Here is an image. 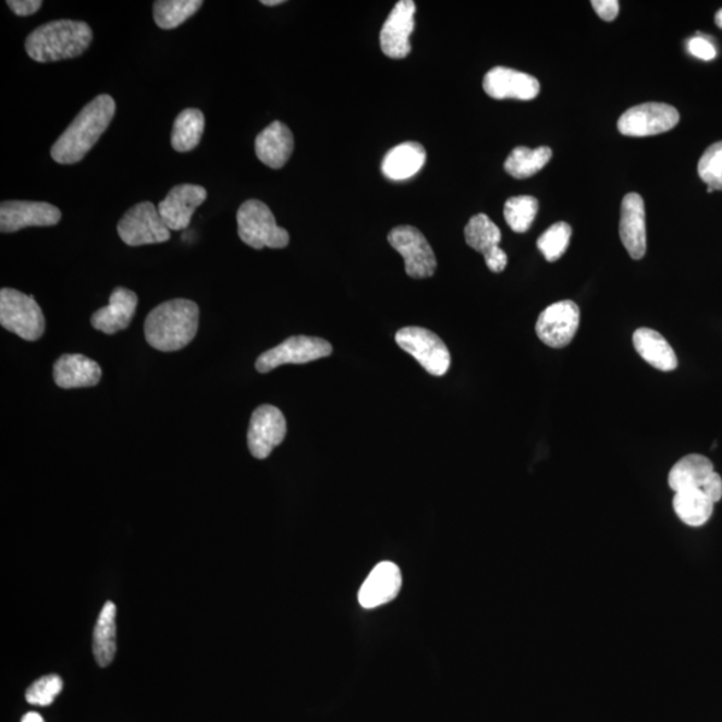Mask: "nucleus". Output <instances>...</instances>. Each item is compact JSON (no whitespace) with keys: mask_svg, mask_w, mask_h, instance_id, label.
<instances>
[{"mask_svg":"<svg viewBox=\"0 0 722 722\" xmlns=\"http://www.w3.org/2000/svg\"><path fill=\"white\" fill-rule=\"evenodd\" d=\"M115 115V101L109 94H101L87 103L70 123L62 136L52 145L51 158L61 166H74L84 160Z\"/></svg>","mask_w":722,"mask_h":722,"instance_id":"f257e3e1","label":"nucleus"},{"mask_svg":"<svg viewBox=\"0 0 722 722\" xmlns=\"http://www.w3.org/2000/svg\"><path fill=\"white\" fill-rule=\"evenodd\" d=\"M198 325V305L187 298H174L158 305L146 317V342L157 351H180L196 338Z\"/></svg>","mask_w":722,"mask_h":722,"instance_id":"f03ea898","label":"nucleus"},{"mask_svg":"<svg viewBox=\"0 0 722 722\" xmlns=\"http://www.w3.org/2000/svg\"><path fill=\"white\" fill-rule=\"evenodd\" d=\"M93 40V30L82 21H52L26 38V52L33 61L50 63L84 54Z\"/></svg>","mask_w":722,"mask_h":722,"instance_id":"7ed1b4c3","label":"nucleus"},{"mask_svg":"<svg viewBox=\"0 0 722 722\" xmlns=\"http://www.w3.org/2000/svg\"><path fill=\"white\" fill-rule=\"evenodd\" d=\"M238 237L250 248L283 249L290 244V233L278 225L272 210L258 199H248L237 211Z\"/></svg>","mask_w":722,"mask_h":722,"instance_id":"20e7f679","label":"nucleus"},{"mask_svg":"<svg viewBox=\"0 0 722 722\" xmlns=\"http://www.w3.org/2000/svg\"><path fill=\"white\" fill-rule=\"evenodd\" d=\"M0 325L27 342H37L46 328L42 309L34 296L11 287L0 291Z\"/></svg>","mask_w":722,"mask_h":722,"instance_id":"39448f33","label":"nucleus"},{"mask_svg":"<svg viewBox=\"0 0 722 722\" xmlns=\"http://www.w3.org/2000/svg\"><path fill=\"white\" fill-rule=\"evenodd\" d=\"M399 346L414 357L433 377L449 372L451 355L448 345L437 333L420 327L402 328L395 334Z\"/></svg>","mask_w":722,"mask_h":722,"instance_id":"423d86ee","label":"nucleus"},{"mask_svg":"<svg viewBox=\"0 0 722 722\" xmlns=\"http://www.w3.org/2000/svg\"><path fill=\"white\" fill-rule=\"evenodd\" d=\"M117 231L129 246L162 244L170 240V229L156 205L150 201L139 203L129 209Z\"/></svg>","mask_w":722,"mask_h":722,"instance_id":"0eeeda50","label":"nucleus"},{"mask_svg":"<svg viewBox=\"0 0 722 722\" xmlns=\"http://www.w3.org/2000/svg\"><path fill=\"white\" fill-rule=\"evenodd\" d=\"M389 243L404 258L409 278L428 279L436 273V254L419 229L409 225L392 229Z\"/></svg>","mask_w":722,"mask_h":722,"instance_id":"6e6552de","label":"nucleus"},{"mask_svg":"<svg viewBox=\"0 0 722 722\" xmlns=\"http://www.w3.org/2000/svg\"><path fill=\"white\" fill-rule=\"evenodd\" d=\"M332 345L321 338L292 336L274 348L264 352L256 360V369L268 374L284 364H307L332 355Z\"/></svg>","mask_w":722,"mask_h":722,"instance_id":"1a4fd4ad","label":"nucleus"},{"mask_svg":"<svg viewBox=\"0 0 722 722\" xmlns=\"http://www.w3.org/2000/svg\"><path fill=\"white\" fill-rule=\"evenodd\" d=\"M680 114L671 105L648 102L626 110L619 120V131L627 137H649L677 126Z\"/></svg>","mask_w":722,"mask_h":722,"instance_id":"9d476101","label":"nucleus"},{"mask_svg":"<svg viewBox=\"0 0 722 722\" xmlns=\"http://www.w3.org/2000/svg\"><path fill=\"white\" fill-rule=\"evenodd\" d=\"M285 437V416L278 407L264 404L254 411L249 423L248 448L256 460H267L284 442Z\"/></svg>","mask_w":722,"mask_h":722,"instance_id":"9b49d317","label":"nucleus"},{"mask_svg":"<svg viewBox=\"0 0 722 722\" xmlns=\"http://www.w3.org/2000/svg\"><path fill=\"white\" fill-rule=\"evenodd\" d=\"M579 327L578 305L571 302L551 304L538 317V338L551 348H563L572 343Z\"/></svg>","mask_w":722,"mask_h":722,"instance_id":"f8f14e48","label":"nucleus"},{"mask_svg":"<svg viewBox=\"0 0 722 722\" xmlns=\"http://www.w3.org/2000/svg\"><path fill=\"white\" fill-rule=\"evenodd\" d=\"M61 210L49 203L3 201L0 205V232L14 233L28 227L60 224Z\"/></svg>","mask_w":722,"mask_h":722,"instance_id":"ddd939ff","label":"nucleus"},{"mask_svg":"<svg viewBox=\"0 0 722 722\" xmlns=\"http://www.w3.org/2000/svg\"><path fill=\"white\" fill-rule=\"evenodd\" d=\"M415 13L416 4L413 0H401L381 28V50L392 60H403L411 52L409 37L415 30Z\"/></svg>","mask_w":722,"mask_h":722,"instance_id":"4468645a","label":"nucleus"},{"mask_svg":"<svg viewBox=\"0 0 722 722\" xmlns=\"http://www.w3.org/2000/svg\"><path fill=\"white\" fill-rule=\"evenodd\" d=\"M468 246L484 255L487 268L491 272L501 273L507 267V255L499 248L502 241L501 229L490 220L489 216H474L465 229Z\"/></svg>","mask_w":722,"mask_h":722,"instance_id":"2eb2a0df","label":"nucleus"},{"mask_svg":"<svg viewBox=\"0 0 722 722\" xmlns=\"http://www.w3.org/2000/svg\"><path fill=\"white\" fill-rule=\"evenodd\" d=\"M207 197L205 187L182 184L172 187L157 208L170 231H184L191 225L193 215Z\"/></svg>","mask_w":722,"mask_h":722,"instance_id":"dca6fc26","label":"nucleus"},{"mask_svg":"<svg viewBox=\"0 0 722 722\" xmlns=\"http://www.w3.org/2000/svg\"><path fill=\"white\" fill-rule=\"evenodd\" d=\"M484 89L494 99H519L531 101L537 98L541 85L537 78L507 68H494L485 75Z\"/></svg>","mask_w":722,"mask_h":722,"instance_id":"f3484780","label":"nucleus"},{"mask_svg":"<svg viewBox=\"0 0 722 722\" xmlns=\"http://www.w3.org/2000/svg\"><path fill=\"white\" fill-rule=\"evenodd\" d=\"M647 217L645 204L637 193H629L621 205L620 236L627 254L634 260H641L647 254Z\"/></svg>","mask_w":722,"mask_h":722,"instance_id":"a211bd4d","label":"nucleus"},{"mask_svg":"<svg viewBox=\"0 0 722 722\" xmlns=\"http://www.w3.org/2000/svg\"><path fill=\"white\" fill-rule=\"evenodd\" d=\"M402 573L395 563L381 562L369 573L359 590V603L364 609H375L389 603L402 587Z\"/></svg>","mask_w":722,"mask_h":722,"instance_id":"6ab92c4d","label":"nucleus"},{"mask_svg":"<svg viewBox=\"0 0 722 722\" xmlns=\"http://www.w3.org/2000/svg\"><path fill=\"white\" fill-rule=\"evenodd\" d=\"M137 305L136 293L127 287H115L111 292L109 305L93 314L91 326L106 334L126 330L136 315Z\"/></svg>","mask_w":722,"mask_h":722,"instance_id":"aec40b11","label":"nucleus"},{"mask_svg":"<svg viewBox=\"0 0 722 722\" xmlns=\"http://www.w3.org/2000/svg\"><path fill=\"white\" fill-rule=\"evenodd\" d=\"M56 384L63 390L86 389L99 383L102 369L97 362L84 355H63L52 368Z\"/></svg>","mask_w":722,"mask_h":722,"instance_id":"412c9836","label":"nucleus"},{"mask_svg":"<svg viewBox=\"0 0 722 722\" xmlns=\"http://www.w3.org/2000/svg\"><path fill=\"white\" fill-rule=\"evenodd\" d=\"M295 139L285 123L274 121L258 134L255 150L258 160L272 169H281L290 160Z\"/></svg>","mask_w":722,"mask_h":722,"instance_id":"4be33fe9","label":"nucleus"},{"mask_svg":"<svg viewBox=\"0 0 722 722\" xmlns=\"http://www.w3.org/2000/svg\"><path fill=\"white\" fill-rule=\"evenodd\" d=\"M633 344L637 354L659 371L671 372L677 368L676 352L660 332L650 328H638L633 334Z\"/></svg>","mask_w":722,"mask_h":722,"instance_id":"5701e85b","label":"nucleus"},{"mask_svg":"<svg viewBox=\"0 0 722 722\" xmlns=\"http://www.w3.org/2000/svg\"><path fill=\"white\" fill-rule=\"evenodd\" d=\"M427 160L426 150L418 143H404L387 152L381 172L392 181L413 179Z\"/></svg>","mask_w":722,"mask_h":722,"instance_id":"b1692460","label":"nucleus"},{"mask_svg":"<svg viewBox=\"0 0 722 722\" xmlns=\"http://www.w3.org/2000/svg\"><path fill=\"white\" fill-rule=\"evenodd\" d=\"M712 473H714L713 463L707 456L690 454L672 467L668 484L674 492L701 489Z\"/></svg>","mask_w":722,"mask_h":722,"instance_id":"393cba45","label":"nucleus"},{"mask_svg":"<svg viewBox=\"0 0 722 722\" xmlns=\"http://www.w3.org/2000/svg\"><path fill=\"white\" fill-rule=\"evenodd\" d=\"M115 604L108 601L98 615L93 634V653L99 666H109L117 651Z\"/></svg>","mask_w":722,"mask_h":722,"instance_id":"a878e982","label":"nucleus"},{"mask_svg":"<svg viewBox=\"0 0 722 722\" xmlns=\"http://www.w3.org/2000/svg\"><path fill=\"white\" fill-rule=\"evenodd\" d=\"M673 509L685 525L701 527L712 516L714 503L700 489H690L674 494Z\"/></svg>","mask_w":722,"mask_h":722,"instance_id":"bb28decb","label":"nucleus"},{"mask_svg":"<svg viewBox=\"0 0 722 722\" xmlns=\"http://www.w3.org/2000/svg\"><path fill=\"white\" fill-rule=\"evenodd\" d=\"M553 157V150L548 146L538 149H528L525 146L515 148L504 162V169L514 179H528L541 172Z\"/></svg>","mask_w":722,"mask_h":722,"instance_id":"cd10ccee","label":"nucleus"},{"mask_svg":"<svg viewBox=\"0 0 722 722\" xmlns=\"http://www.w3.org/2000/svg\"><path fill=\"white\" fill-rule=\"evenodd\" d=\"M205 131V117L201 110L181 111L174 121L172 146L175 151L186 152L197 148Z\"/></svg>","mask_w":722,"mask_h":722,"instance_id":"c85d7f7f","label":"nucleus"},{"mask_svg":"<svg viewBox=\"0 0 722 722\" xmlns=\"http://www.w3.org/2000/svg\"><path fill=\"white\" fill-rule=\"evenodd\" d=\"M203 5V0H158L152 4V15L156 25L162 30H173L195 15Z\"/></svg>","mask_w":722,"mask_h":722,"instance_id":"c756f323","label":"nucleus"},{"mask_svg":"<svg viewBox=\"0 0 722 722\" xmlns=\"http://www.w3.org/2000/svg\"><path fill=\"white\" fill-rule=\"evenodd\" d=\"M538 199L531 196L509 198L503 215L507 225L516 233H525L534 224L538 213Z\"/></svg>","mask_w":722,"mask_h":722,"instance_id":"7c9ffc66","label":"nucleus"},{"mask_svg":"<svg viewBox=\"0 0 722 722\" xmlns=\"http://www.w3.org/2000/svg\"><path fill=\"white\" fill-rule=\"evenodd\" d=\"M572 227L566 222H556L546 231L541 237L538 238V249L542 252L546 260L555 262L565 255V252L571 244Z\"/></svg>","mask_w":722,"mask_h":722,"instance_id":"2f4dec72","label":"nucleus"},{"mask_svg":"<svg viewBox=\"0 0 722 722\" xmlns=\"http://www.w3.org/2000/svg\"><path fill=\"white\" fill-rule=\"evenodd\" d=\"M698 175L708 187L722 191V143L710 145L698 162Z\"/></svg>","mask_w":722,"mask_h":722,"instance_id":"473e14b6","label":"nucleus"},{"mask_svg":"<svg viewBox=\"0 0 722 722\" xmlns=\"http://www.w3.org/2000/svg\"><path fill=\"white\" fill-rule=\"evenodd\" d=\"M63 688V681L57 674L40 677L26 692V700L32 706L47 707L54 702Z\"/></svg>","mask_w":722,"mask_h":722,"instance_id":"72a5a7b5","label":"nucleus"},{"mask_svg":"<svg viewBox=\"0 0 722 722\" xmlns=\"http://www.w3.org/2000/svg\"><path fill=\"white\" fill-rule=\"evenodd\" d=\"M688 50L693 57L701 61H712L718 57V50H715L712 40L706 37H693L689 39Z\"/></svg>","mask_w":722,"mask_h":722,"instance_id":"f704fd0d","label":"nucleus"},{"mask_svg":"<svg viewBox=\"0 0 722 722\" xmlns=\"http://www.w3.org/2000/svg\"><path fill=\"white\" fill-rule=\"evenodd\" d=\"M591 5L598 16L607 22L614 21L620 13V3L617 0H592Z\"/></svg>","mask_w":722,"mask_h":722,"instance_id":"c9c22d12","label":"nucleus"},{"mask_svg":"<svg viewBox=\"0 0 722 722\" xmlns=\"http://www.w3.org/2000/svg\"><path fill=\"white\" fill-rule=\"evenodd\" d=\"M42 0H8V5L17 16H30L42 8Z\"/></svg>","mask_w":722,"mask_h":722,"instance_id":"e433bc0d","label":"nucleus"},{"mask_svg":"<svg viewBox=\"0 0 722 722\" xmlns=\"http://www.w3.org/2000/svg\"><path fill=\"white\" fill-rule=\"evenodd\" d=\"M714 504L722 498V478L720 474L712 473L700 489Z\"/></svg>","mask_w":722,"mask_h":722,"instance_id":"4c0bfd02","label":"nucleus"},{"mask_svg":"<svg viewBox=\"0 0 722 722\" xmlns=\"http://www.w3.org/2000/svg\"><path fill=\"white\" fill-rule=\"evenodd\" d=\"M22 722H45V720L42 719V715L38 713L28 712L23 715Z\"/></svg>","mask_w":722,"mask_h":722,"instance_id":"58836bf2","label":"nucleus"},{"mask_svg":"<svg viewBox=\"0 0 722 722\" xmlns=\"http://www.w3.org/2000/svg\"><path fill=\"white\" fill-rule=\"evenodd\" d=\"M261 3L264 5H269V8H272V5L283 4L284 0H262Z\"/></svg>","mask_w":722,"mask_h":722,"instance_id":"ea45409f","label":"nucleus"},{"mask_svg":"<svg viewBox=\"0 0 722 722\" xmlns=\"http://www.w3.org/2000/svg\"><path fill=\"white\" fill-rule=\"evenodd\" d=\"M714 22H715V25H718L720 28H722V9L719 11L718 14H715Z\"/></svg>","mask_w":722,"mask_h":722,"instance_id":"a19ab883","label":"nucleus"}]
</instances>
